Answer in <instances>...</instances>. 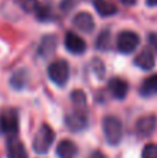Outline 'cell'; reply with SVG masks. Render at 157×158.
<instances>
[{
  "label": "cell",
  "instance_id": "6da1fadb",
  "mask_svg": "<svg viewBox=\"0 0 157 158\" xmlns=\"http://www.w3.org/2000/svg\"><path fill=\"white\" fill-rule=\"evenodd\" d=\"M103 132H104V137L110 146L120 144L122 136H124L121 121L117 117H111V115H107L103 119Z\"/></svg>",
  "mask_w": 157,
  "mask_h": 158
},
{
  "label": "cell",
  "instance_id": "7a4b0ae2",
  "mask_svg": "<svg viewBox=\"0 0 157 158\" xmlns=\"http://www.w3.org/2000/svg\"><path fill=\"white\" fill-rule=\"evenodd\" d=\"M53 142H54V132L50 128L49 125L43 123L40 128L38 129V132L35 133L32 140V148L35 153L40 154H46L49 151V148L52 147Z\"/></svg>",
  "mask_w": 157,
  "mask_h": 158
},
{
  "label": "cell",
  "instance_id": "3957f363",
  "mask_svg": "<svg viewBox=\"0 0 157 158\" xmlns=\"http://www.w3.org/2000/svg\"><path fill=\"white\" fill-rule=\"evenodd\" d=\"M47 75L50 81L57 86H64L70 79V67L66 60H56L47 68Z\"/></svg>",
  "mask_w": 157,
  "mask_h": 158
},
{
  "label": "cell",
  "instance_id": "277c9868",
  "mask_svg": "<svg viewBox=\"0 0 157 158\" xmlns=\"http://www.w3.org/2000/svg\"><path fill=\"white\" fill-rule=\"evenodd\" d=\"M139 35L132 31H122L117 36V49L124 54H129V53L135 52V49L139 44Z\"/></svg>",
  "mask_w": 157,
  "mask_h": 158
},
{
  "label": "cell",
  "instance_id": "5b68a950",
  "mask_svg": "<svg viewBox=\"0 0 157 158\" xmlns=\"http://www.w3.org/2000/svg\"><path fill=\"white\" fill-rule=\"evenodd\" d=\"M0 119H2L3 133L8 135V137H15L18 133V114L15 110H4L0 115Z\"/></svg>",
  "mask_w": 157,
  "mask_h": 158
},
{
  "label": "cell",
  "instance_id": "8992f818",
  "mask_svg": "<svg viewBox=\"0 0 157 158\" xmlns=\"http://www.w3.org/2000/svg\"><path fill=\"white\" fill-rule=\"evenodd\" d=\"M66 125L72 132H82L88 128V115L82 110H75L66 117Z\"/></svg>",
  "mask_w": 157,
  "mask_h": 158
},
{
  "label": "cell",
  "instance_id": "52a82bcc",
  "mask_svg": "<svg viewBox=\"0 0 157 158\" xmlns=\"http://www.w3.org/2000/svg\"><path fill=\"white\" fill-rule=\"evenodd\" d=\"M64 44L66 49L68 52H71L72 54H82L86 50V43L79 35L74 32H67L66 38H64Z\"/></svg>",
  "mask_w": 157,
  "mask_h": 158
},
{
  "label": "cell",
  "instance_id": "ba28073f",
  "mask_svg": "<svg viewBox=\"0 0 157 158\" xmlns=\"http://www.w3.org/2000/svg\"><path fill=\"white\" fill-rule=\"evenodd\" d=\"M156 126H157V118L155 115H145V117L138 119L135 129H136V133L141 137H147L155 132Z\"/></svg>",
  "mask_w": 157,
  "mask_h": 158
},
{
  "label": "cell",
  "instance_id": "9c48e42d",
  "mask_svg": "<svg viewBox=\"0 0 157 158\" xmlns=\"http://www.w3.org/2000/svg\"><path fill=\"white\" fill-rule=\"evenodd\" d=\"M72 25H74L78 31H81V32L89 33L95 29V19L89 13H86V11H81V13H78L77 15L74 17V19H72Z\"/></svg>",
  "mask_w": 157,
  "mask_h": 158
},
{
  "label": "cell",
  "instance_id": "30bf717a",
  "mask_svg": "<svg viewBox=\"0 0 157 158\" xmlns=\"http://www.w3.org/2000/svg\"><path fill=\"white\" fill-rule=\"evenodd\" d=\"M108 92L117 100H122L128 94V82L121 78H113L108 81Z\"/></svg>",
  "mask_w": 157,
  "mask_h": 158
},
{
  "label": "cell",
  "instance_id": "8fae6325",
  "mask_svg": "<svg viewBox=\"0 0 157 158\" xmlns=\"http://www.w3.org/2000/svg\"><path fill=\"white\" fill-rule=\"evenodd\" d=\"M7 158H28L27 148L17 136L8 137L7 140Z\"/></svg>",
  "mask_w": 157,
  "mask_h": 158
},
{
  "label": "cell",
  "instance_id": "7c38bea8",
  "mask_svg": "<svg viewBox=\"0 0 157 158\" xmlns=\"http://www.w3.org/2000/svg\"><path fill=\"white\" fill-rule=\"evenodd\" d=\"M56 154L58 158H75L78 154V147L72 140H61L57 144Z\"/></svg>",
  "mask_w": 157,
  "mask_h": 158
},
{
  "label": "cell",
  "instance_id": "4fadbf2b",
  "mask_svg": "<svg viewBox=\"0 0 157 158\" xmlns=\"http://www.w3.org/2000/svg\"><path fill=\"white\" fill-rule=\"evenodd\" d=\"M155 56L150 50H142L138 56L135 57V64L139 67L141 69H145V71H149L155 67Z\"/></svg>",
  "mask_w": 157,
  "mask_h": 158
},
{
  "label": "cell",
  "instance_id": "5bb4252c",
  "mask_svg": "<svg viewBox=\"0 0 157 158\" xmlns=\"http://www.w3.org/2000/svg\"><path fill=\"white\" fill-rule=\"evenodd\" d=\"M139 93L143 97H152V96L157 94V74L146 78L142 82L141 87H139Z\"/></svg>",
  "mask_w": 157,
  "mask_h": 158
},
{
  "label": "cell",
  "instance_id": "9a60e30c",
  "mask_svg": "<svg viewBox=\"0 0 157 158\" xmlns=\"http://www.w3.org/2000/svg\"><path fill=\"white\" fill-rule=\"evenodd\" d=\"M93 6L97 13L103 17H110L117 13V7L111 2H107V0H95Z\"/></svg>",
  "mask_w": 157,
  "mask_h": 158
},
{
  "label": "cell",
  "instance_id": "2e32d148",
  "mask_svg": "<svg viewBox=\"0 0 157 158\" xmlns=\"http://www.w3.org/2000/svg\"><path fill=\"white\" fill-rule=\"evenodd\" d=\"M27 82H28V75H27V71H24V69L14 72L13 77L10 79L11 87H14V89H17V90L24 89Z\"/></svg>",
  "mask_w": 157,
  "mask_h": 158
},
{
  "label": "cell",
  "instance_id": "e0dca14e",
  "mask_svg": "<svg viewBox=\"0 0 157 158\" xmlns=\"http://www.w3.org/2000/svg\"><path fill=\"white\" fill-rule=\"evenodd\" d=\"M54 47H56L54 36H46V38H43V42H42V44H40L39 53H40L42 57H47V56H50L54 52Z\"/></svg>",
  "mask_w": 157,
  "mask_h": 158
},
{
  "label": "cell",
  "instance_id": "ac0fdd59",
  "mask_svg": "<svg viewBox=\"0 0 157 158\" xmlns=\"http://www.w3.org/2000/svg\"><path fill=\"white\" fill-rule=\"evenodd\" d=\"M71 100L77 107L82 108V107L85 106V103H86V96H85V93H83L82 90H74V92L71 93Z\"/></svg>",
  "mask_w": 157,
  "mask_h": 158
},
{
  "label": "cell",
  "instance_id": "d6986e66",
  "mask_svg": "<svg viewBox=\"0 0 157 158\" xmlns=\"http://www.w3.org/2000/svg\"><path fill=\"white\" fill-rule=\"evenodd\" d=\"M96 47L97 49H102V50H106L110 47V32H102L97 38V42H96Z\"/></svg>",
  "mask_w": 157,
  "mask_h": 158
},
{
  "label": "cell",
  "instance_id": "ffe728a7",
  "mask_svg": "<svg viewBox=\"0 0 157 158\" xmlns=\"http://www.w3.org/2000/svg\"><path fill=\"white\" fill-rule=\"evenodd\" d=\"M142 158H157V144L149 143L142 150Z\"/></svg>",
  "mask_w": 157,
  "mask_h": 158
},
{
  "label": "cell",
  "instance_id": "44dd1931",
  "mask_svg": "<svg viewBox=\"0 0 157 158\" xmlns=\"http://www.w3.org/2000/svg\"><path fill=\"white\" fill-rule=\"evenodd\" d=\"M21 4L24 6L25 10L31 11V10H33V8H35V6H36V0H21Z\"/></svg>",
  "mask_w": 157,
  "mask_h": 158
},
{
  "label": "cell",
  "instance_id": "7402d4cb",
  "mask_svg": "<svg viewBox=\"0 0 157 158\" xmlns=\"http://www.w3.org/2000/svg\"><path fill=\"white\" fill-rule=\"evenodd\" d=\"M149 43H150V46L155 49V52L157 53V33H150L149 35Z\"/></svg>",
  "mask_w": 157,
  "mask_h": 158
},
{
  "label": "cell",
  "instance_id": "603a6c76",
  "mask_svg": "<svg viewBox=\"0 0 157 158\" xmlns=\"http://www.w3.org/2000/svg\"><path fill=\"white\" fill-rule=\"evenodd\" d=\"M89 158H107V157H106L103 153H100V151H95V153L91 154V157Z\"/></svg>",
  "mask_w": 157,
  "mask_h": 158
},
{
  "label": "cell",
  "instance_id": "cb8c5ba5",
  "mask_svg": "<svg viewBox=\"0 0 157 158\" xmlns=\"http://www.w3.org/2000/svg\"><path fill=\"white\" fill-rule=\"evenodd\" d=\"M146 4L150 7H155V6H157V0H146Z\"/></svg>",
  "mask_w": 157,
  "mask_h": 158
},
{
  "label": "cell",
  "instance_id": "d4e9b609",
  "mask_svg": "<svg viewBox=\"0 0 157 158\" xmlns=\"http://www.w3.org/2000/svg\"><path fill=\"white\" fill-rule=\"evenodd\" d=\"M122 3H125V4H134V3L136 2V0H121Z\"/></svg>",
  "mask_w": 157,
  "mask_h": 158
},
{
  "label": "cell",
  "instance_id": "484cf974",
  "mask_svg": "<svg viewBox=\"0 0 157 158\" xmlns=\"http://www.w3.org/2000/svg\"><path fill=\"white\" fill-rule=\"evenodd\" d=\"M3 133V129H2V119H0V135Z\"/></svg>",
  "mask_w": 157,
  "mask_h": 158
}]
</instances>
